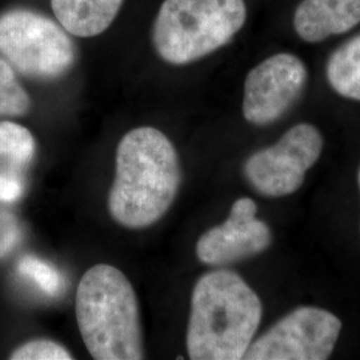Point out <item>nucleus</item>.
Returning <instances> with one entry per match:
<instances>
[{
  "mask_svg": "<svg viewBox=\"0 0 360 360\" xmlns=\"http://www.w3.org/2000/svg\"><path fill=\"white\" fill-rule=\"evenodd\" d=\"M179 186V158L167 136L153 127L131 129L116 150L110 214L123 227H150L172 206Z\"/></svg>",
  "mask_w": 360,
  "mask_h": 360,
  "instance_id": "1",
  "label": "nucleus"
},
{
  "mask_svg": "<svg viewBox=\"0 0 360 360\" xmlns=\"http://www.w3.org/2000/svg\"><path fill=\"white\" fill-rule=\"evenodd\" d=\"M255 291L235 272L217 270L193 287L187 328V352L193 360H239L262 321Z\"/></svg>",
  "mask_w": 360,
  "mask_h": 360,
  "instance_id": "2",
  "label": "nucleus"
},
{
  "mask_svg": "<svg viewBox=\"0 0 360 360\" xmlns=\"http://www.w3.org/2000/svg\"><path fill=\"white\" fill-rule=\"evenodd\" d=\"M77 321L94 359L144 358L136 294L116 267L98 264L82 276L77 291Z\"/></svg>",
  "mask_w": 360,
  "mask_h": 360,
  "instance_id": "3",
  "label": "nucleus"
},
{
  "mask_svg": "<svg viewBox=\"0 0 360 360\" xmlns=\"http://www.w3.org/2000/svg\"><path fill=\"white\" fill-rule=\"evenodd\" d=\"M247 19L245 0H165L153 44L169 65L193 63L231 41Z\"/></svg>",
  "mask_w": 360,
  "mask_h": 360,
  "instance_id": "4",
  "label": "nucleus"
},
{
  "mask_svg": "<svg viewBox=\"0 0 360 360\" xmlns=\"http://www.w3.org/2000/svg\"><path fill=\"white\" fill-rule=\"evenodd\" d=\"M0 55L25 77L51 80L74 67L77 47L50 18L16 8L0 15Z\"/></svg>",
  "mask_w": 360,
  "mask_h": 360,
  "instance_id": "5",
  "label": "nucleus"
},
{
  "mask_svg": "<svg viewBox=\"0 0 360 360\" xmlns=\"http://www.w3.org/2000/svg\"><path fill=\"white\" fill-rule=\"evenodd\" d=\"M319 129L309 123L296 124L269 148L251 155L245 165V175L257 193L281 198L296 193L322 154Z\"/></svg>",
  "mask_w": 360,
  "mask_h": 360,
  "instance_id": "6",
  "label": "nucleus"
},
{
  "mask_svg": "<svg viewBox=\"0 0 360 360\" xmlns=\"http://www.w3.org/2000/svg\"><path fill=\"white\" fill-rule=\"evenodd\" d=\"M340 330V319L330 311L300 307L251 343L243 359H328Z\"/></svg>",
  "mask_w": 360,
  "mask_h": 360,
  "instance_id": "7",
  "label": "nucleus"
},
{
  "mask_svg": "<svg viewBox=\"0 0 360 360\" xmlns=\"http://www.w3.org/2000/svg\"><path fill=\"white\" fill-rule=\"evenodd\" d=\"M307 84V68L292 53L272 55L245 77L243 115L255 126L279 120L296 103Z\"/></svg>",
  "mask_w": 360,
  "mask_h": 360,
  "instance_id": "8",
  "label": "nucleus"
},
{
  "mask_svg": "<svg viewBox=\"0 0 360 360\" xmlns=\"http://www.w3.org/2000/svg\"><path fill=\"white\" fill-rule=\"evenodd\" d=\"M272 242L270 227L257 219V205L250 198L232 205L229 219L200 236L196 255L207 266H227L266 251Z\"/></svg>",
  "mask_w": 360,
  "mask_h": 360,
  "instance_id": "9",
  "label": "nucleus"
},
{
  "mask_svg": "<svg viewBox=\"0 0 360 360\" xmlns=\"http://www.w3.org/2000/svg\"><path fill=\"white\" fill-rule=\"evenodd\" d=\"M359 23L360 0H302L294 13L295 32L307 43L346 34Z\"/></svg>",
  "mask_w": 360,
  "mask_h": 360,
  "instance_id": "10",
  "label": "nucleus"
},
{
  "mask_svg": "<svg viewBox=\"0 0 360 360\" xmlns=\"http://www.w3.org/2000/svg\"><path fill=\"white\" fill-rule=\"evenodd\" d=\"M34 155L35 139L26 127L0 122V202L13 203L23 195Z\"/></svg>",
  "mask_w": 360,
  "mask_h": 360,
  "instance_id": "11",
  "label": "nucleus"
},
{
  "mask_svg": "<svg viewBox=\"0 0 360 360\" xmlns=\"http://www.w3.org/2000/svg\"><path fill=\"white\" fill-rule=\"evenodd\" d=\"M124 0H51L52 11L70 35L92 38L112 25Z\"/></svg>",
  "mask_w": 360,
  "mask_h": 360,
  "instance_id": "12",
  "label": "nucleus"
},
{
  "mask_svg": "<svg viewBox=\"0 0 360 360\" xmlns=\"http://www.w3.org/2000/svg\"><path fill=\"white\" fill-rule=\"evenodd\" d=\"M326 75L336 94L360 102V34L331 53L326 65Z\"/></svg>",
  "mask_w": 360,
  "mask_h": 360,
  "instance_id": "13",
  "label": "nucleus"
},
{
  "mask_svg": "<svg viewBox=\"0 0 360 360\" xmlns=\"http://www.w3.org/2000/svg\"><path fill=\"white\" fill-rule=\"evenodd\" d=\"M31 108V99L15 75L13 65L0 59V116H23Z\"/></svg>",
  "mask_w": 360,
  "mask_h": 360,
  "instance_id": "14",
  "label": "nucleus"
},
{
  "mask_svg": "<svg viewBox=\"0 0 360 360\" xmlns=\"http://www.w3.org/2000/svg\"><path fill=\"white\" fill-rule=\"evenodd\" d=\"M18 272L35 284L44 295L58 296L65 288V278L60 271L40 257H22L18 263Z\"/></svg>",
  "mask_w": 360,
  "mask_h": 360,
  "instance_id": "15",
  "label": "nucleus"
},
{
  "mask_svg": "<svg viewBox=\"0 0 360 360\" xmlns=\"http://www.w3.org/2000/svg\"><path fill=\"white\" fill-rule=\"evenodd\" d=\"M13 360H70L72 355L62 345L47 340L38 339L31 340L16 348L11 354Z\"/></svg>",
  "mask_w": 360,
  "mask_h": 360,
  "instance_id": "16",
  "label": "nucleus"
},
{
  "mask_svg": "<svg viewBox=\"0 0 360 360\" xmlns=\"http://www.w3.org/2000/svg\"><path fill=\"white\" fill-rule=\"evenodd\" d=\"M22 231L13 214L0 211V257L11 252L19 243Z\"/></svg>",
  "mask_w": 360,
  "mask_h": 360,
  "instance_id": "17",
  "label": "nucleus"
},
{
  "mask_svg": "<svg viewBox=\"0 0 360 360\" xmlns=\"http://www.w3.org/2000/svg\"><path fill=\"white\" fill-rule=\"evenodd\" d=\"M358 181H359V188H360V168H359V174H358Z\"/></svg>",
  "mask_w": 360,
  "mask_h": 360,
  "instance_id": "18",
  "label": "nucleus"
}]
</instances>
